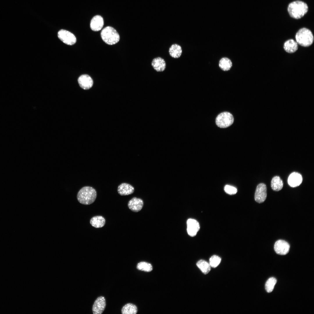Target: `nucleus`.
<instances>
[{
  "label": "nucleus",
  "mask_w": 314,
  "mask_h": 314,
  "mask_svg": "<svg viewBox=\"0 0 314 314\" xmlns=\"http://www.w3.org/2000/svg\"><path fill=\"white\" fill-rule=\"evenodd\" d=\"M97 192L92 187L85 186L81 188L78 192L77 198L78 202L84 205H90L95 201Z\"/></svg>",
  "instance_id": "f257e3e1"
},
{
  "label": "nucleus",
  "mask_w": 314,
  "mask_h": 314,
  "mask_svg": "<svg viewBox=\"0 0 314 314\" xmlns=\"http://www.w3.org/2000/svg\"><path fill=\"white\" fill-rule=\"evenodd\" d=\"M308 10V7L307 4L299 0L290 3L288 7V11L290 17L295 19L301 18Z\"/></svg>",
  "instance_id": "f03ea898"
},
{
  "label": "nucleus",
  "mask_w": 314,
  "mask_h": 314,
  "mask_svg": "<svg viewBox=\"0 0 314 314\" xmlns=\"http://www.w3.org/2000/svg\"><path fill=\"white\" fill-rule=\"evenodd\" d=\"M295 39L298 44L303 47H308L313 43L314 37L310 30L303 28L300 29L297 33Z\"/></svg>",
  "instance_id": "7ed1b4c3"
},
{
  "label": "nucleus",
  "mask_w": 314,
  "mask_h": 314,
  "mask_svg": "<svg viewBox=\"0 0 314 314\" xmlns=\"http://www.w3.org/2000/svg\"><path fill=\"white\" fill-rule=\"evenodd\" d=\"M101 36L105 42L110 45L117 43L120 39L119 35L116 30L110 26H107L102 29Z\"/></svg>",
  "instance_id": "20e7f679"
},
{
  "label": "nucleus",
  "mask_w": 314,
  "mask_h": 314,
  "mask_svg": "<svg viewBox=\"0 0 314 314\" xmlns=\"http://www.w3.org/2000/svg\"><path fill=\"white\" fill-rule=\"evenodd\" d=\"M234 118L230 113L224 112L221 113L216 119V123L218 126L221 128L227 127L233 123Z\"/></svg>",
  "instance_id": "39448f33"
},
{
  "label": "nucleus",
  "mask_w": 314,
  "mask_h": 314,
  "mask_svg": "<svg viewBox=\"0 0 314 314\" xmlns=\"http://www.w3.org/2000/svg\"><path fill=\"white\" fill-rule=\"evenodd\" d=\"M58 38L64 43L70 45L74 44L76 42L75 36L71 32L66 30L61 29L58 33Z\"/></svg>",
  "instance_id": "423d86ee"
},
{
  "label": "nucleus",
  "mask_w": 314,
  "mask_h": 314,
  "mask_svg": "<svg viewBox=\"0 0 314 314\" xmlns=\"http://www.w3.org/2000/svg\"><path fill=\"white\" fill-rule=\"evenodd\" d=\"M267 187L265 184L261 183L258 185L254 195V199L256 202L261 203L265 201L267 197Z\"/></svg>",
  "instance_id": "0eeeda50"
},
{
  "label": "nucleus",
  "mask_w": 314,
  "mask_h": 314,
  "mask_svg": "<svg viewBox=\"0 0 314 314\" xmlns=\"http://www.w3.org/2000/svg\"><path fill=\"white\" fill-rule=\"evenodd\" d=\"M290 248L289 243L282 240L277 241L274 244V248L276 253L280 255H285L288 253Z\"/></svg>",
  "instance_id": "6e6552de"
},
{
  "label": "nucleus",
  "mask_w": 314,
  "mask_h": 314,
  "mask_svg": "<svg viewBox=\"0 0 314 314\" xmlns=\"http://www.w3.org/2000/svg\"><path fill=\"white\" fill-rule=\"evenodd\" d=\"M106 301L104 297H98L95 300L93 305L92 311L94 314H101L106 306Z\"/></svg>",
  "instance_id": "1a4fd4ad"
},
{
  "label": "nucleus",
  "mask_w": 314,
  "mask_h": 314,
  "mask_svg": "<svg viewBox=\"0 0 314 314\" xmlns=\"http://www.w3.org/2000/svg\"><path fill=\"white\" fill-rule=\"evenodd\" d=\"M187 224L188 234L191 237L195 236L200 229L199 222L195 219H189L187 220Z\"/></svg>",
  "instance_id": "9d476101"
},
{
  "label": "nucleus",
  "mask_w": 314,
  "mask_h": 314,
  "mask_svg": "<svg viewBox=\"0 0 314 314\" xmlns=\"http://www.w3.org/2000/svg\"><path fill=\"white\" fill-rule=\"evenodd\" d=\"M143 205V201L141 199L134 197L129 201L128 206L132 211L137 212L142 209Z\"/></svg>",
  "instance_id": "9b49d317"
},
{
  "label": "nucleus",
  "mask_w": 314,
  "mask_h": 314,
  "mask_svg": "<svg viewBox=\"0 0 314 314\" xmlns=\"http://www.w3.org/2000/svg\"><path fill=\"white\" fill-rule=\"evenodd\" d=\"M78 81L80 87L84 90H88L90 88L93 83L92 78L87 74L81 75L78 78Z\"/></svg>",
  "instance_id": "f8f14e48"
},
{
  "label": "nucleus",
  "mask_w": 314,
  "mask_h": 314,
  "mask_svg": "<svg viewBox=\"0 0 314 314\" xmlns=\"http://www.w3.org/2000/svg\"><path fill=\"white\" fill-rule=\"evenodd\" d=\"M151 65L153 68L157 72H163L166 67L165 60L160 57L154 58L152 60Z\"/></svg>",
  "instance_id": "ddd939ff"
},
{
  "label": "nucleus",
  "mask_w": 314,
  "mask_h": 314,
  "mask_svg": "<svg viewBox=\"0 0 314 314\" xmlns=\"http://www.w3.org/2000/svg\"><path fill=\"white\" fill-rule=\"evenodd\" d=\"M104 24L103 18L99 15L94 16L92 19L90 23V27L93 31H97L100 30Z\"/></svg>",
  "instance_id": "4468645a"
},
{
  "label": "nucleus",
  "mask_w": 314,
  "mask_h": 314,
  "mask_svg": "<svg viewBox=\"0 0 314 314\" xmlns=\"http://www.w3.org/2000/svg\"><path fill=\"white\" fill-rule=\"evenodd\" d=\"M302 176L297 172L292 173L289 176L288 181L289 185L292 187L299 185L302 181Z\"/></svg>",
  "instance_id": "2eb2a0df"
},
{
  "label": "nucleus",
  "mask_w": 314,
  "mask_h": 314,
  "mask_svg": "<svg viewBox=\"0 0 314 314\" xmlns=\"http://www.w3.org/2000/svg\"><path fill=\"white\" fill-rule=\"evenodd\" d=\"M134 191V188L130 184L126 183H122L118 186L117 188L118 193L122 196L131 195Z\"/></svg>",
  "instance_id": "dca6fc26"
},
{
  "label": "nucleus",
  "mask_w": 314,
  "mask_h": 314,
  "mask_svg": "<svg viewBox=\"0 0 314 314\" xmlns=\"http://www.w3.org/2000/svg\"><path fill=\"white\" fill-rule=\"evenodd\" d=\"M168 51L171 57L174 58H178L181 56L182 50L180 45L175 43L171 45L169 48Z\"/></svg>",
  "instance_id": "f3484780"
},
{
  "label": "nucleus",
  "mask_w": 314,
  "mask_h": 314,
  "mask_svg": "<svg viewBox=\"0 0 314 314\" xmlns=\"http://www.w3.org/2000/svg\"><path fill=\"white\" fill-rule=\"evenodd\" d=\"M283 48L284 50L287 53H294L298 49V44L293 39H289L287 40L284 43Z\"/></svg>",
  "instance_id": "a211bd4d"
},
{
  "label": "nucleus",
  "mask_w": 314,
  "mask_h": 314,
  "mask_svg": "<svg viewBox=\"0 0 314 314\" xmlns=\"http://www.w3.org/2000/svg\"><path fill=\"white\" fill-rule=\"evenodd\" d=\"M105 219L101 216H96L92 217L90 220L91 225L95 228H100L105 224Z\"/></svg>",
  "instance_id": "6ab92c4d"
},
{
  "label": "nucleus",
  "mask_w": 314,
  "mask_h": 314,
  "mask_svg": "<svg viewBox=\"0 0 314 314\" xmlns=\"http://www.w3.org/2000/svg\"><path fill=\"white\" fill-rule=\"evenodd\" d=\"M219 66L223 71H227L231 68L232 63L229 58L226 57H223L219 61Z\"/></svg>",
  "instance_id": "aec40b11"
},
{
  "label": "nucleus",
  "mask_w": 314,
  "mask_h": 314,
  "mask_svg": "<svg viewBox=\"0 0 314 314\" xmlns=\"http://www.w3.org/2000/svg\"><path fill=\"white\" fill-rule=\"evenodd\" d=\"M271 186L274 191H278L282 189L283 186V182L281 178L278 176L274 177L271 181Z\"/></svg>",
  "instance_id": "412c9836"
},
{
  "label": "nucleus",
  "mask_w": 314,
  "mask_h": 314,
  "mask_svg": "<svg viewBox=\"0 0 314 314\" xmlns=\"http://www.w3.org/2000/svg\"><path fill=\"white\" fill-rule=\"evenodd\" d=\"M138 311L137 308L135 304L127 303L122 308L121 312L122 314H135Z\"/></svg>",
  "instance_id": "4be33fe9"
},
{
  "label": "nucleus",
  "mask_w": 314,
  "mask_h": 314,
  "mask_svg": "<svg viewBox=\"0 0 314 314\" xmlns=\"http://www.w3.org/2000/svg\"><path fill=\"white\" fill-rule=\"evenodd\" d=\"M197 265L205 274H208L210 270V266L209 264L204 260H201L199 261L197 263Z\"/></svg>",
  "instance_id": "5701e85b"
},
{
  "label": "nucleus",
  "mask_w": 314,
  "mask_h": 314,
  "mask_svg": "<svg viewBox=\"0 0 314 314\" xmlns=\"http://www.w3.org/2000/svg\"><path fill=\"white\" fill-rule=\"evenodd\" d=\"M276 282V279L273 277H271L267 280L265 284V288L267 292H271L273 290Z\"/></svg>",
  "instance_id": "b1692460"
},
{
  "label": "nucleus",
  "mask_w": 314,
  "mask_h": 314,
  "mask_svg": "<svg viewBox=\"0 0 314 314\" xmlns=\"http://www.w3.org/2000/svg\"><path fill=\"white\" fill-rule=\"evenodd\" d=\"M137 268L139 270L147 272H149L152 270V266L151 264L145 262H141L138 263L137 266Z\"/></svg>",
  "instance_id": "393cba45"
},
{
  "label": "nucleus",
  "mask_w": 314,
  "mask_h": 314,
  "mask_svg": "<svg viewBox=\"0 0 314 314\" xmlns=\"http://www.w3.org/2000/svg\"><path fill=\"white\" fill-rule=\"evenodd\" d=\"M221 258L219 256L214 255L212 256L209 259V264L213 267H216L220 263Z\"/></svg>",
  "instance_id": "a878e982"
},
{
  "label": "nucleus",
  "mask_w": 314,
  "mask_h": 314,
  "mask_svg": "<svg viewBox=\"0 0 314 314\" xmlns=\"http://www.w3.org/2000/svg\"><path fill=\"white\" fill-rule=\"evenodd\" d=\"M224 190L226 193L230 195H234L237 192V190L236 188L229 185H225L224 188Z\"/></svg>",
  "instance_id": "bb28decb"
}]
</instances>
